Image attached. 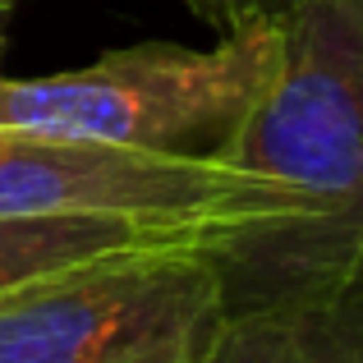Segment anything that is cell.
I'll return each mask as SVG.
<instances>
[{"label":"cell","mask_w":363,"mask_h":363,"mask_svg":"<svg viewBox=\"0 0 363 363\" xmlns=\"http://www.w3.org/2000/svg\"><path fill=\"white\" fill-rule=\"evenodd\" d=\"M221 161L290 198L198 244L225 313L363 303V0H322L281 28V65Z\"/></svg>","instance_id":"1"},{"label":"cell","mask_w":363,"mask_h":363,"mask_svg":"<svg viewBox=\"0 0 363 363\" xmlns=\"http://www.w3.org/2000/svg\"><path fill=\"white\" fill-rule=\"evenodd\" d=\"M281 65V28L225 33L216 46H124L83 69L0 79V129L157 157L221 161Z\"/></svg>","instance_id":"2"},{"label":"cell","mask_w":363,"mask_h":363,"mask_svg":"<svg viewBox=\"0 0 363 363\" xmlns=\"http://www.w3.org/2000/svg\"><path fill=\"white\" fill-rule=\"evenodd\" d=\"M225 318L194 240L69 267L0 299V363H198Z\"/></svg>","instance_id":"3"},{"label":"cell","mask_w":363,"mask_h":363,"mask_svg":"<svg viewBox=\"0 0 363 363\" xmlns=\"http://www.w3.org/2000/svg\"><path fill=\"white\" fill-rule=\"evenodd\" d=\"M290 212L276 184L225 161L157 157L0 129V216H133L207 235Z\"/></svg>","instance_id":"4"},{"label":"cell","mask_w":363,"mask_h":363,"mask_svg":"<svg viewBox=\"0 0 363 363\" xmlns=\"http://www.w3.org/2000/svg\"><path fill=\"white\" fill-rule=\"evenodd\" d=\"M198 363H363V303L225 313Z\"/></svg>","instance_id":"5"},{"label":"cell","mask_w":363,"mask_h":363,"mask_svg":"<svg viewBox=\"0 0 363 363\" xmlns=\"http://www.w3.org/2000/svg\"><path fill=\"white\" fill-rule=\"evenodd\" d=\"M198 235L133 216H0V299L69 267Z\"/></svg>","instance_id":"6"},{"label":"cell","mask_w":363,"mask_h":363,"mask_svg":"<svg viewBox=\"0 0 363 363\" xmlns=\"http://www.w3.org/2000/svg\"><path fill=\"white\" fill-rule=\"evenodd\" d=\"M203 23L225 33H253V28H285L290 18L308 14L322 0H184Z\"/></svg>","instance_id":"7"},{"label":"cell","mask_w":363,"mask_h":363,"mask_svg":"<svg viewBox=\"0 0 363 363\" xmlns=\"http://www.w3.org/2000/svg\"><path fill=\"white\" fill-rule=\"evenodd\" d=\"M5 5L9 0H0V46H5Z\"/></svg>","instance_id":"8"}]
</instances>
